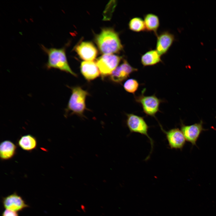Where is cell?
<instances>
[{
  "instance_id": "5b68a950",
  "label": "cell",
  "mask_w": 216,
  "mask_h": 216,
  "mask_svg": "<svg viewBox=\"0 0 216 216\" xmlns=\"http://www.w3.org/2000/svg\"><path fill=\"white\" fill-rule=\"evenodd\" d=\"M145 91L146 89L144 88L140 94L134 96L135 100L141 105L143 111L146 115L155 117L156 114L160 111L159 106L163 100L158 98L155 94L145 95L144 94Z\"/></svg>"
},
{
  "instance_id": "e0dca14e",
  "label": "cell",
  "mask_w": 216,
  "mask_h": 216,
  "mask_svg": "<svg viewBox=\"0 0 216 216\" xmlns=\"http://www.w3.org/2000/svg\"><path fill=\"white\" fill-rule=\"evenodd\" d=\"M144 21L146 30L153 32L157 36V31L160 25L158 16L155 14L149 13L144 16Z\"/></svg>"
},
{
  "instance_id": "5bb4252c",
  "label": "cell",
  "mask_w": 216,
  "mask_h": 216,
  "mask_svg": "<svg viewBox=\"0 0 216 216\" xmlns=\"http://www.w3.org/2000/svg\"><path fill=\"white\" fill-rule=\"evenodd\" d=\"M16 146L11 141L6 140L2 141L0 145V157L2 160L12 158L16 154Z\"/></svg>"
},
{
  "instance_id": "52a82bcc",
  "label": "cell",
  "mask_w": 216,
  "mask_h": 216,
  "mask_svg": "<svg viewBox=\"0 0 216 216\" xmlns=\"http://www.w3.org/2000/svg\"><path fill=\"white\" fill-rule=\"evenodd\" d=\"M161 129L165 134L169 145L171 149H182L186 143V139L181 130L175 128L166 131L159 124Z\"/></svg>"
},
{
  "instance_id": "d6986e66",
  "label": "cell",
  "mask_w": 216,
  "mask_h": 216,
  "mask_svg": "<svg viewBox=\"0 0 216 216\" xmlns=\"http://www.w3.org/2000/svg\"><path fill=\"white\" fill-rule=\"evenodd\" d=\"M139 86L138 81L133 78L127 80L123 85L124 88L126 92L133 94L137 91Z\"/></svg>"
},
{
  "instance_id": "8992f818",
  "label": "cell",
  "mask_w": 216,
  "mask_h": 216,
  "mask_svg": "<svg viewBox=\"0 0 216 216\" xmlns=\"http://www.w3.org/2000/svg\"><path fill=\"white\" fill-rule=\"evenodd\" d=\"M122 58L112 54H106L98 58L96 63L102 77L110 75L117 67Z\"/></svg>"
},
{
  "instance_id": "7c38bea8",
  "label": "cell",
  "mask_w": 216,
  "mask_h": 216,
  "mask_svg": "<svg viewBox=\"0 0 216 216\" xmlns=\"http://www.w3.org/2000/svg\"><path fill=\"white\" fill-rule=\"evenodd\" d=\"M157 36L156 50L161 56L167 52L175 40V36L167 31L162 32Z\"/></svg>"
},
{
  "instance_id": "6da1fadb",
  "label": "cell",
  "mask_w": 216,
  "mask_h": 216,
  "mask_svg": "<svg viewBox=\"0 0 216 216\" xmlns=\"http://www.w3.org/2000/svg\"><path fill=\"white\" fill-rule=\"evenodd\" d=\"M95 41L100 51L104 54L117 53L123 48L118 34L110 28L103 29L96 36Z\"/></svg>"
},
{
  "instance_id": "9c48e42d",
  "label": "cell",
  "mask_w": 216,
  "mask_h": 216,
  "mask_svg": "<svg viewBox=\"0 0 216 216\" xmlns=\"http://www.w3.org/2000/svg\"><path fill=\"white\" fill-rule=\"evenodd\" d=\"M181 130L186 140L195 145L200 134L204 129L203 127L202 122L201 121L199 123L190 125H186L182 123Z\"/></svg>"
},
{
  "instance_id": "ffe728a7",
  "label": "cell",
  "mask_w": 216,
  "mask_h": 216,
  "mask_svg": "<svg viewBox=\"0 0 216 216\" xmlns=\"http://www.w3.org/2000/svg\"><path fill=\"white\" fill-rule=\"evenodd\" d=\"M2 216H18L17 212L8 209H5L3 212Z\"/></svg>"
},
{
  "instance_id": "30bf717a",
  "label": "cell",
  "mask_w": 216,
  "mask_h": 216,
  "mask_svg": "<svg viewBox=\"0 0 216 216\" xmlns=\"http://www.w3.org/2000/svg\"><path fill=\"white\" fill-rule=\"evenodd\" d=\"M2 202L5 209L16 212L21 211L28 207L22 198L15 192L3 197Z\"/></svg>"
},
{
  "instance_id": "4fadbf2b",
  "label": "cell",
  "mask_w": 216,
  "mask_h": 216,
  "mask_svg": "<svg viewBox=\"0 0 216 216\" xmlns=\"http://www.w3.org/2000/svg\"><path fill=\"white\" fill-rule=\"evenodd\" d=\"M81 72L87 80L90 81L98 77L100 71L96 63L93 61H85L80 65Z\"/></svg>"
},
{
  "instance_id": "3957f363",
  "label": "cell",
  "mask_w": 216,
  "mask_h": 216,
  "mask_svg": "<svg viewBox=\"0 0 216 216\" xmlns=\"http://www.w3.org/2000/svg\"><path fill=\"white\" fill-rule=\"evenodd\" d=\"M68 87L71 89L72 94L65 110V115L67 116L70 113L84 117L83 114L86 109V99L89 93L79 86Z\"/></svg>"
},
{
  "instance_id": "ac0fdd59",
  "label": "cell",
  "mask_w": 216,
  "mask_h": 216,
  "mask_svg": "<svg viewBox=\"0 0 216 216\" xmlns=\"http://www.w3.org/2000/svg\"><path fill=\"white\" fill-rule=\"evenodd\" d=\"M128 27L130 30L136 32L146 31L144 20L140 17H134L129 21Z\"/></svg>"
},
{
  "instance_id": "ba28073f",
  "label": "cell",
  "mask_w": 216,
  "mask_h": 216,
  "mask_svg": "<svg viewBox=\"0 0 216 216\" xmlns=\"http://www.w3.org/2000/svg\"><path fill=\"white\" fill-rule=\"evenodd\" d=\"M138 69L131 66L128 61L124 59L123 62L118 66L110 75V78L113 82L120 83L129 77L133 72Z\"/></svg>"
},
{
  "instance_id": "8fae6325",
  "label": "cell",
  "mask_w": 216,
  "mask_h": 216,
  "mask_svg": "<svg viewBox=\"0 0 216 216\" xmlns=\"http://www.w3.org/2000/svg\"><path fill=\"white\" fill-rule=\"evenodd\" d=\"M75 49L80 58L86 61H92L98 53L95 47L89 42H82L77 44Z\"/></svg>"
},
{
  "instance_id": "9a60e30c",
  "label": "cell",
  "mask_w": 216,
  "mask_h": 216,
  "mask_svg": "<svg viewBox=\"0 0 216 216\" xmlns=\"http://www.w3.org/2000/svg\"><path fill=\"white\" fill-rule=\"evenodd\" d=\"M17 143L22 149L28 152L35 149L37 146V141L36 137L29 134L21 136L18 140Z\"/></svg>"
},
{
  "instance_id": "2e32d148",
  "label": "cell",
  "mask_w": 216,
  "mask_h": 216,
  "mask_svg": "<svg viewBox=\"0 0 216 216\" xmlns=\"http://www.w3.org/2000/svg\"><path fill=\"white\" fill-rule=\"evenodd\" d=\"M161 56L156 50H151L142 56L141 62L144 67L153 66L161 62Z\"/></svg>"
},
{
  "instance_id": "277c9868",
  "label": "cell",
  "mask_w": 216,
  "mask_h": 216,
  "mask_svg": "<svg viewBox=\"0 0 216 216\" xmlns=\"http://www.w3.org/2000/svg\"><path fill=\"white\" fill-rule=\"evenodd\" d=\"M126 124L130 133H138L145 135L150 141L152 149L149 156L146 159L147 160L152 152L154 143L153 140L148 134L149 126L142 117L133 113L126 114Z\"/></svg>"
},
{
  "instance_id": "7a4b0ae2",
  "label": "cell",
  "mask_w": 216,
  "mask_h": 216,
  "mask_svg": "<svg viewBox=\"0 0 216 216\" xmlns=\"http://www.w3.org/2000/svg\"><path fill=\"white\" fill-rule=\"evenodd\" d=\"M41 46L42 50L48 56V61L45 65L47 69H57L75 76H77V74L72 70L69 66L64 47L48 48L43 45H41Z\"/></svg>"
}]
</instances>
